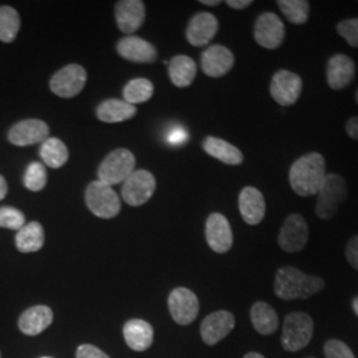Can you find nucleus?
<instances>
[{"instance_id":"39448f33","label":"nucleus","mask_w":358,"mask_h":358,"mask_svg":"<svg viewBox=\"0 0 358 358\" xmlns=\"http://www.w3.org/2000/svg\"><path fill=\"white\" fill-rule=\"evenodd\" d=\"M85 201L96 217L112 219L121 210V201L112 186L100 180L90 182L85 192Z\"/></svg>"},{"instance_id":"de8ad7c7","label":"nucleus","mask_w":358,"mask_h":358,"mask_svg":"<svg viewBox=\"0 0 358 358\" xmlns=\"http://www.w3.org/2000/svg\"><path fill=\"white\" fill-rule=\"evenodd\" d=\"M41 358H52V357H41Z\"/></svg>"},{"instance_id":"37998d69","label":"nucleus","mask_w":358,"mask_h":358,"mask_svg":"<svg viewBox=\"0 0 358 358\" xmlns=\"http://www.w3.org/2000/svg\"><path fill=\"white\" fill-rule=\"evenodd\" d=\"M201 3L205 6H210V7H215L220 4V0H201Z\"/></svg>"},{"instance_id":"79ce46f5","label":"nucleus","mask_w":358,"mask_h":358,"mask_svg":"<svg viewBox=\"0 0 358 358\" xmlns=\"http://www.w3.org/2000/svg\"><path fill=\"white\" fill-rule=\"evenodd\" d=\"M8 192V185H7V180L4 179L3 176H0V201H3L6 198Z\"/></svg>"},{"instance_id":"c85d7f7f","label":"nucleus","mask_w":358,"mask_h":358,"mask_svg":"<svg viewBox=\"0 0 358 358\" xmlns=\"http://www.w3.org/2000/svg\"><path fill=\"white\" fill-rule=\"evenodd\" d=\"M40 157L47 166L59 169L64 166L65 162L69 158V153L64 142L55 137H48L41 143Z\"/></svg>"},{"instance_id":"49530a36","label":"nucleus","mask_w":358,"mask_h":358,"mask_svg":"<svg viewBox=\"0 0 358 358\" xmlns=\"http://www.w3.org/2000/svg\"><path fill=\"white\" fill-rule=\"evenodd\" d=\"M356 103H358V90L357 92H356Z\"/></svg>"},{"instance_id":"423d86ee","label":"nucleus","mask_w":358,"mask_h":358,"mask_svg":"<svg viewBox=\"0 0 358 358\" xmlns=\"http://www.w3.org/2000/svg\"><path fill=\"white\" fill-rule=\"evenodd\" d=\"M136 157L128 149H117L106 155L99 167V180L109 186L124 183L134 171Z\"/></svg>"},{"instance_id":"a18cd8bd","label":"nucleus","mask_w":358,"mask_h":358,"mask_svg":"<svg viewBox=\"0 0 358 358\" xmlns=\"http://www.w3.org/2000/svg\"><path fill=\"white\" fill-rule=\"evenodd\" d=\"M353 310H355V313L358 316V297L353 300Z\"/></svg>"},{"instance_id":"aec40b11","label":"nucleus","mask_w":358,"mask_h":358,"mask_svg":"<svg viewBox=\"0 0 358 358\" xmlns=\"http://www.w3.org/2000/svg\"><path fill=\"white\" fill-rule=\"evenodd\" d=\"M239 211L247 224H259L266 215V201L263 194L252 186L244 187L239 195Z\"/></svg>"},{"instance_id":"a19ab883","label":"nucleus","mask_w":358,"mask_h":358,"mask_svg":"<svg viewBox=\"0 0 358 358\" xmlns=\"http://www.w3.org/2000/svg\"><path fill=\"white\" fill-rule=\"evenodd\" d=\"M252 4L251 0H227V6L234 10H244Z\"/></svg>"},{"instance_id":"f704fd0d","label":"nucleus","mask_w":358,"mask_h":358,"mask_svg":"<svg viewBox=\"0 0 358 358\" xmlns=\"http://www.w3.org/2000/svg\"><path fill=\"white\" fill-rule=\"evenodd\" d=\"M336 29L341 38H345L346 43L350 47L358 48V17L345 19L340 22Z\"/></svg>"},{"instance_id":"09e8293b","label":"nucleus","mask_w":358,"mask_h":358,"mask_svg":"<svg viewBox=\"0 0 358 358\" xmlns=\"http://www.w3.org/2000/svg\"><path fill=\"white\" fill-rule=\"evenodd\" d=\"M0 358H1V356H0Z\"/></svg>"},{"instance_id":"e433bc0d","label":"nucleus","mask_w":358,"mask_h":358,"mask_svg":"<svg viewBox=\"0 0 358 358\" xmlns=\"http://www.w3.org/2000/svg\"><path fill=\"white\" fill-rule=\"evenodd\" d=\"M76 358H110L99 348L90 344H84L77 348Z\"/></svg>"},{"instance_id":"7ed1b4c3","label":"nucleus","mask_w":358,"mask_h":358,"mask_svg":"<svg viewBox=\"0 0 358 358\" xmlns=\"http://www.w3.org/2000/svg\"><path fill=\"white\" fill-rule=\"evenodd\" d=\"M316 196V215L322 220H331L337 215L340 207L348 198L345 179L338 174H327Z\"/></svg>"},{"instance_id":"f8f14e48","label":"nucleus","mask_w":358,"mask_h":358,"mask_svg":"<svg viewBox=\"0 0 358 358\" xmlns=\"http://www.w3.org/2000/svg\"><path fill=\"white\" fill-rule=\"evenodd\" d=\"M169 310L179 325H189L196 319L199 301L196 294L187 288H176L169 296Z\"/></svg>"},{"instance_id":"c9c22d12","label":"nucleus","mask_w":358,"mask_h":358,"mask_svg":"<svg viewBox=\"0 0 358 358\" xmlns=\"http://www.w3.org/2000/svg\"><path fill=\"white\" fill-rule=\"evenodd\" d=\"M327 358H356L350 348L340 340H329L324 346Z\"/></svg>"},{"instance_id":"2eb2a0df","label":"nucleus","mask_w":358,"mask_h":358,"mask_svg":"<svg viewBox=\"0 0 358 358\" xmlns=\"http://www.w3.org/2000/svg\"><path fill=\"white\" fill-rule=\"evenodd\" d=\"M235 327V317L227 310L213 312L201 324V336L207 345L222 341Z\"/></svg>"},{"instance_id":"412c9836","label":"nucleus","mask_w":358,"mask_h":358,"mask_svg":"<svg viewBox=\"0 0 358 358\" xmlns=\"http://www.w3.org/2000/svg\"><path fill=\"white\" fill-rule=\"evenodd\" d=\"M117 52L133 63H153L157 59V50L153 44L138 36L121 38L117 44Z\"/></svg>"},{"instance_id":"a878e982","label":"nucleus","mask_w":358,"mask_h":358,"mask_svg":"<svg viewBox=\"0 0 358 358\" xmlns=\"http://www.w3.org/2000/svg\"><path fill=\"white\" fill-rule=\"evenodd\" d=\"M169 76L176 87L186 88L196 76V64L189 56H176L169 63Z\"/></svg>"},{"instance_id":"6ab92c4d","label":"nucleus","mask_w":358,"mask_h":358,"mask_svg":"<svg viewBox=\"0 0 358 358\" xmlns=\"http://www.w3.org/2000/svg\"><path fill=\"white\" fill-rule=\"evenodd\" d=\"M145 20V4L141 0H122L115 6V22L121 32L133 34Z\"/></svg>"},{"instance_id":"dca6fc26","label":"nucleus","mask_w":358,"mask_h":358,"mask_svg":"<svg viewBox=\"0 0 358 358\" xmlns=\"http://www.w3.org/2000/svg\"><path fill=\"white\" fill-rule=\"evenodd\" d=\"M356 76L355 62L343 53L333 55L327 64V81L333 90H341L352 84Z\"/></svg>"},{"instance_id":"b1692460","label":"nucleus","mask_w":358,"mask_h":358,"mask_svg":"<svg viewBox=\"0 0 358 358\" xmlns=\"http://www.w3.org/2000/svg\"><path fill=\"white\" fill-rule=\"evenodd\" d=\"M203 149L206 153L226 165H241L243 162V153L231 145L230 142L224 141L217 137H207L203 141Z\"/></svg>"},{"instance_id":"ddd939ff","label":"nucleus","mask_w":358,"mask_h":358,"mask_svg":"<svg viewBox=\"0 0 358 358\" xmlns=\"http://www.w3.org/2000/svg\"><path fill=\"white\" fill-rule=\"evenodd\" d=\"M206 241L210 248L217 254H224L231 250L234 236L227 217L214 213L206 220Z\"/></svg>"},{"instance_id":"f3484780","label":"nucleus","mask_w":358,"mask_h":358,"mask_svg":"<svg viewBox=\"0 0 358 358\" xmlns=\"http://www.w3.org/2000/svg\"><path fill=\"white\" fill-rule=\"evenodd\" d=\"M235 63L234 53L224 45H211L202 53L201 65L207 76H224L229 73Z\"/></svg>"},{"instance_id":"2f4dec72","label":"nucleus","mask_w":358,"mask_h":358,"mask_svg":"<svg viewBox=\"0 0 358 358\" xmlns=\"http://www.w3.org/2000/svg\"><path fill=\"white\" fill-rule=\"evenodd\" d=\"M276 4L289 23L296 26L307 23L309 19V1L307 0H279Z\"/></svg>"},{"instance_id":"c756f323","label":"nucleus","mask_w":358,"mask_h":358,"mask_svg":"<svg viewBox=\"0 0 358 358\" xmlns=\"http://www.w3.org/2000/svg\"><path fill=\"white\" fill-rule=\"evenodd\" d=\"M153 93V84L148 78L130 80L122 90L124 101H127L130 105L149 101L152 99Z\"/></svg>"},{"instance_id":"6e6552de","label":"nucleus","mask_w":358,"mask_h":358,"mask_svg":"<svg viewBox=\"0 0 358 358\" xmlns=\"http://www.w3.org/2000/svg\"><path fill=\"white\" fill-rule=\"evenodd\" d=\"M303 90V80L294 72L280 69L278 71L271 80L269 93L272 99L282 105V106H291L297 103Z\"/></svg>"},{"instance_id":"f03ea898","label":"nucleus","mask_w":358,"mask_h":358,"mask_svg":"<svg viewBox=\"0 0 358 358\" xmlns=\"http://www.w3.org/2000/svg\"><path fill=\"white\" fill-rule=\"evenodd\" d=\"M325 287L319 276L307 275L294 267H282L275 278V294L282 300L308 299Z\"/></svg>"},{"instance_id":"4468645a","label":"nucleus","mask_w":358,"mask_h":358,"mask_svg":"<svg viewBox=\"0 0 358 358\" xmlns=\"http://www.w3.org/2000/svg\"><path fill=\"white\" fill-rule=\"evenodd\" d=\"M50 136V127L41 120H23L8 131V141L16 146L43 143Z\"/></svg>"},{"instance_id":"473e14b6","label":"nucleus","mask_w":358,"mask_h":358,"mask_svg":"<svg viewBox=\"0 0 358 358\" xmlns=\"http://www.w3.org/2000/svg\"><path fill=\"white\" fill-rule=\"evenodd\" d=\"M47 185V171L40 162H32L27 167L24 186L31 192H40Z\"/></svg>"},{"instance_id":"bb28decb","label":"nucleus","mask_w":358,"mask_h":358,"mask_svg":"<svg viewBox=\"0 0 358 358\" xmlns=\"http://www.w3.org/2000/svg\"><path fill=\"white\" fill-rule=\"evenodd\" d=\"M44 239L45 235L43 226L38 222H31L17 231L15 244L20 252L29 254L41 250V247L44 245Z\"/></svg>"},{"instance_id":"c03bdc74","label":"nucleus","mask_w":358,"mask_h":358,"mask_svg":"<svg viewBox=\"0 0 358 358\" xmlns=\"http://www.w3.org/2000/svg\"><path fill=\"white\" fill-rule=\"evenodd\" d=\"M244 358H266L263 357L262 355H259V353H255V352H252V353H248V355H245Z\"/></svg>"},{"instance_id":"4be33fe9","label":"nucleus","mask_w":358,"mask_h":358,"mask_svg":"<svg viewBox=\"0 0 358 358\" xmlns=\"http://www.w3.org/2000/svg\"><path fill=\"white\" fill-rule=\"evenodd\" d=\"M53 321V312L47 306L28 308L19 319V329L27 336H38L44 332Z\"/></svg>"},{"instance_id":"f257e3e1","label":"nucleus","mask_w":358,"mask_h":358,"mask_svg":"<svg viewBox=\"0 0 358 358\" xmlns=\"http://www.w3.org/2000/svg\"><path fill=\"white\" fill-rule=\"evenodd\" d=\"M325 177V159L320 153L306 154L289 169L291 189L300 196L316 195Z\"/></svg>"},{"instance_id":"a211bd4d","label":"nucleus","mask_w":358,"mask_h":358,"mask_svg":"<svg viewBox=\"0 0 358 358\" xmlns=\"http://www.w3.org/2000/svg\"><path fill=\"white\" fill-rule=\"evenodd\" d=\"M217 28L219 23L213 13H196L189 23L186 38L194 47H203L217 35Z\"/></svg>"},{"instance_id":"9b49d317","label":"nucleus","mask_w":358,"mask_h":358,"mask_svg":"<svg viewBox=\"0 0 358 358\" xmlns=\"http://www.w3.org/2000/svg\"><path fill=\"white\" fill-rule=\"evenodd\" d=\"M308 236L309 230L306 219L300 214H291L282 223L278 242L285 252L294 254L307 245Z\"/></svg>"},{"instance_id":"20e7f679","label":"nucleus","mask_w":358,"mask_h":358,"mask_svg":"<svg viewBox=\"0 0 358 358\" xmlns=\"http://www.w3.org/2000/svg\"><path fill=\"white\" fill-rule=\"evenodd\" d=\"M313 336V320L303 312H294L285 317L282 325V348L288 352H297L310 343Z\"/></svg>"},{"instance_id":"7c9ffc66","label":"nucleus","mask_w":358,"mask_h":358,"mask_svg":"<svg viewBox=\"0 0 358 358\" xmlns=\"http://www.w3.org/2000/svg\"><path fill=\"white\" fill-rule=\"evenodd\" d=\"M20 29V16L10 6L0 7V41L13 43Z\"/></svg>"},{"instance_id":"ea45409f","label":"nucleus","mask_w":358,"mask_h":358,"mask_svg":"<svg viewBox=\"0 0 358 358\" xmlns=\"http://www.w3.org/2000/svg\"><path fill=\"white\" fill-rule=\"evenodd\" d=\"M345 130L346 133H348V136H349L352 140L358 141V115L350 117V118L346 121Z\"/></svg>"},{"instance_id":"0eeeda50","label":"nucleus","mask_w":358,"mask_h":358,"mask_svg":"<svg viewBox=\"0 0 358 358\" xmlns=\"http://www.w3.org/2000/svg\"><path fill=\"white\" fill-rule=\"evenodd\" d=\"M155 192V178L148 170H134L122 183L124 201L133 207L145 205Z\"/></svg>"},{"instance_id":"58836bf2","label":"nucleus","mask_w":358,"mask_h":358,"mask_svg":"<svg viewBox=\"0 0 358 358\" xmlns=\"http://www.w3.org/2000/svg\"><path fill=\"white\" fill-rule=\"evenodd\" d=\"M187 138H189L187 130H185V129L180 128V127H176V128H173L169 131L166 141L170 145H182V143L187 141Z\"/></svg>"},{"instance_id":"4c0bfd02","label":"nucleus","mask_w":358,"mask_h":358,"mask_svg":"<svg viewBox=\"0 0 358 358\" xmlns=\"http://www.w3.org/2000/svg\"><path fill=\"white\" fill-rule=\"evenodd\" d=\"M345 255L349 264L358 269V235L353 236L346 244Z\"/></svg>"},{"instance_id":"393cba45","label":"nucleus","mask_w":358,"mask_h":358,"mask_svg":"<svg viewBox=\"0 0 358 358\" xmlns=\"http://www.w3.org/2000/svg\"><path fill=\"white\" fill-rule=\"evenodd\" d=\"M97 118L106 124H115L130 120L137 113V109L134 105L124 101V100H115L110 99L97 106Z\"/></svg>"},{"instance_id":"cd10ccee","label":"nucleus","mask_w":358,"mask_h":358,"mask_svg":"<svg viewBox=\"0 0 358 358\" xmlns=\"http://www.w3.org/2000/svg\"><path fill=\"white\" fill-rule=\"evenodd\" d=\"M251 321L256 332L268 336L278 331L279 317L275 309L264 301H257L251 308Z\"/></svg>"},{"instance_id":"1a4fd4ad","label":"nucleus","mask_w":358,"mask_h":358,"mask_svg":"<svg viewBox=\"0 0 358 358\" xmlns=\"http://www.w3.org/2000/svg\"><path fill=\"white\" fill-rule=\"evenodd\" d=\"M87 71L78 64H69L56 72L51 78V90L59 97L71 99L84 90Z\"/></svg>"},{"instance_id":"5701e85b","label":"nucleus","mask_w":358,"mask_h":358,"mask_svg":"<svg viewBox=\"0 0 358 358\" xmlns=\"http://www.w3.org/2000/svg\"><path fill=\"white\" fill-rule=\"evenodd\" d=\"M124 337L130 349L143 352L153 344V327L148 321L133 319L124 327Z\"/></svg>"},{"instance_id":"9d476101","label":"nucleus","mask_w":358,"mask_h":358,"mask_svg":"<svg viewBox=\"0 0 358 358\" xmlns=\"http://www.w3.org/2000/svg\"><path fill=\"white\" fill-rule=\"evenodd\" d=\"M254 36L260 47L266 50H278L285 38V27L282 19L275 13H262L256 19Z\"/></svg>"},{"instance_id":"72a5a7b5","label":"nucleus","mask_w":358,"mask_h":358,"mask_svg":"<svg viewBox=\"0 0 358 358\" xmlns=\"http://www.w3.org/2000/svg\"><path fill=\"white\" fill-rule=\"evenodd\" d=\"M26 226V217L24 214L10 206L0 207V227L8 230H20Z\"/></svg>"}]
</instances>
